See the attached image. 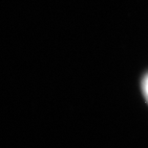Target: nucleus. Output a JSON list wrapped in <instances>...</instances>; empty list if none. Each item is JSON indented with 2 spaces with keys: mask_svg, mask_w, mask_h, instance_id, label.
<instances>
[{
  "mask_svg": "<svg viewBox=\"0 0 148 148\" xmlns=\"http://www.w3.org/2000/svg\"><path fill=\"white\" fill-rule=\"evenodd\" d=\"M141 87H143V93L144 98H145L146 101L148 102V74H146L145 76H144Z\"/></svg>",
  "mask_w": 148,
  "mask_h": 148,
  "instance_id": "obj_1",
  "label": "nucleus"
}]
</instances>
